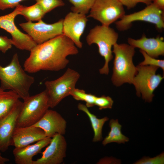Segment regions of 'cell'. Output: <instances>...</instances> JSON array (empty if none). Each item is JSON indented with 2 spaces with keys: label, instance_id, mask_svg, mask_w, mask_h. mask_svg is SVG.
<instances>
[{
  "label": "cell",
  "instance_id": "4dcf8cb0",
  "mask_svg": "<svg viewBox=\"0 0 164 164\" xmlns=\"http://www.w3.org/2000/svg\"><path fill=\"white\" fill-rule=\"evenodd\" d=\"M13 45L12 39L5 36L0 35V51L3 53H6L10 49Z\"/></svg>",
  "mask_w": 164,
  "mask_h": 164
},
{
  "label": "cell",
  "instance_id": "3957f363",
  "mask_svg": "<svg viewBox=\"0 0 164 164\" xmlns=\"http://www.w3.org/2000/svg\"><path fill=\"white\" fill-rule=\"evenodd\" d=\"M115 56L111 80L114 85L120 86L125 83L132 84L137 70L133 62L135 51L129 44H118L113 47Z\"/></svg>",
  "mask_w": 164,
  "mask_h": 164
},
{
  "label": "cell",
  "instance_id": "9c48e42d",
  "mask_svg": "<svg viewBox=\"0 0 164 164\" xmlns=\"http://www.w3.org/2000/svg\"><path fill=\"white\" fill-rule=\"evenodd\" d=\"M90 11L87 18L108 26L125 15L124 6L118 0H96Z\"/></svg>",
  "mask_w": 164,
  "mask_h": 164
},
{
  "label": "cell",
  "instance_id": "ffe728a7",
  "mask_svg": "<svg viewBox=\"0 0 164 164\" xmlns=\"http://www.w3.org/2000/svg\"><path fill=\"white\" fill-rule=\"evenodd\" d=\"M15 92L0 90V120L8 114L20 101Z\"/></svg>",
  "mask_w": 164,
  "mask_h": 164
},
{
  "label": "cell",
  "instance_id": "4fadbf2b",
  "mask_svg": "<svg viewBox=\"0 0 164 164\" xmlns=\"http://www.w3.org/2000/svg\"><path fill=\"white\" fill-rule=\"evenodd\" d=\"M88 20L86 15L72 12L68 13L63 19V34L71 40L77 48L82 47L80 38Z\"/></svg>",
  "mask_w": 164,
  "mask_h": 164
},
{
  "label": "cell",
  "instance_id": "484cf974",
  "mask_svg": "<svg viewBox=\"0 0 164 164\" xmlns=\"http://www.w3.org/2000/svg\"><path fill=\"white\" fill-rule=\"evenodd\" d=\"M140 52L144 57V60L139 64V65H151L161 68L164 71V60L157 59L148 55L145 52L140 50Z\"/></svg>",
  "mask_w": 164,
  "mask_h": 164
},
{
  "label": "cell",
  "instance_id": "836d02e7",
  "mask_svg": "<svg viewBox=\"0 0 164 164\" xmlns=\"http://www.w3.org/2000/svg\"><path fill=\"white\" fill-rule=\"evenodd\" d=\"M2 89L1 88V87H0V90Z\"/></svg>",
  "mask_w": 164,
  "mask_h": 164
},
{
  "label": "cell",
  "instance_id": "d6986e66",
  "mask_svg": "<svg viewBox=\"0 0 164 164\" xmlns=\"http://www.w3.org/2000/svg\"><path fill=\"white\" fill-rule=\"evenodd\" d=\"M78 109L85 113L88 116L91 123L94 132L93 141L94 142L101 141L102 139V130L103 126L109 118L105 117L101 118H98L92 113L86 105L80 103L77 105Z\"/></svg>",
  "mask_w": 164,
  "mask_h": 164
},
{
  "label": "cell",
  "instance_id": "277c9868",
  "mask_svg": "<svg viewBox=\"0 0 164 164\" xmlns=\"http://www.w3.org/2000/svg\"><path fill=\"white\" fill-rule=\"evenodd\" d=\"M118 38V34L113 29L103 25H97L91 29L86 37L88 45L96 44L99 54L104 58V64L99 70L100 74L107 75L109 73V63L113 57L112 48Z\"/></svg>",
  "mask_w": 164,
  "mask_h": 164
},
{
  "label": "cell",
  "instance_id": "ac0fdd59",
  "mask_svg": "<svg viewBox=\"0 0 164 164\" xmlns=\"http://www.w3.org/2000/svg\"><path fill=\"white\" fill-rule=\"evenodd\" d=\"M51 138L46 137L35 144L24 147L15 148L13 154L16 164H33V157L39 153L50 143Z\"/></svg>",
  "mask_w": 164,
  "mask_h": 164
},
{
  "label": "cell",
  "instance_id": "d6a6232c",
  "mask_svg": "<svg viewBox=\"0 0 164 164\" xmlns=\"http://www.w3.org/2000/svg\"><path fill=\"white\" fill-rule=\"evenodd\" d=\"M0 151V164H5L9 161V159L3 157L1 154Z\"/></svg>",
  "mask_w": 164,
  "mask_h": 164
},
{
  "label": "cell",
  "instance_id": "8992f818",
  "mask_svg": "<svg viewBox=\"0 0 164 164\" xmlns=\"http://www.w3.org/2000/svg\"><path fill=\"white\" fill-rule=\"evenodd\" d=\"M80 77L78 72L69 68L57 79L45 82L50 108L56 107L63 99L70 95Z\"/></svg>",
  "mask_w": 164,
  "mask_h": 164
},
{
  "label": "cell",
  "instance_id": "e0dca14e",
  "mask_svg": "<svg viewBox=\"0 0 164 164\" xmlns=\"http://www.w3.org/2000/svg\"><path fill=\"white\" fill-rule=\"evenodd\" d=\"M128 41L130 45L139 48L152 57L156 58L164 55V38L159 36L156 38H148L143 34L138 39L128 38Z\"/></svg>",
  "mask_w": 164,
  "mask_h": 164
},
{
  "label": "cell",
  "instance_id": "30bf717a",
  "mask_svg": "<svg viewBox=\"0 0 164 164\" xmlns=\"http://www.w3.org/2000/svg\"><path fill=\"white\" fill-rule=\"evenodd\" d=\"M63 21L61 19L49 24L41 19L37 22L28 21L19 25L37 44H39L63 34Z\"/></svg>",
  "mask_w": 164,
  "mask_h": 164
},
{
  "label": "cell",
  "instance_id": "6da1fadb",
  "mask_svg": "<svg viewBox=\"0 0 164 164\" xmlns=\"http://www.w3.org/2000/svg\"><path fill=\"white\" fill-rule=\"evenodd\" d=\"M30 52L23 68L30 73L41 70L57 71L63 70L69 62L67 57L79 53L73 42L63 34L37 44Z\"/></svg>",
  "mask_w": 164,
  "mask_h": 164
},
{
  "label": "cell",
  "instance_id": "5bb4252c",
  "mask_svg": "<svg viewBox=\"0 0 164 164\" xmlns=\"http://www.w3.org/2000/svg\"><path fill=\"white\" fill-rule=\"evenodd\" d=\"M22 102L19 101L12 110L0 120V151H6L12 146V136Z\"/></svg>",
  "mask_w": 164,
  "mask_h": 164
},
{
  "label": "cell",
  "instance_id": "44dd1931",
  "mask_svg": "<svg viewBox=\"0 0 164 164\" xmlns=\"http://www.w3.org/2000/svg\"><path fill=\"white\" fill-rule=\"evenodd\" d=\"M109 126L111 130L102 142L103 145L113 142L118 144L125 143L129 141V138L122 133L121 131L122 126L119 123L118 119H111Z\"/></svg>",
  "mask_w": 164,
  "mask_h": 164
},
{
  "label": "cell",
  "instance_id": "d4e9b609",
  "mask_svg": "<svg viewBox=\"0 0 164 164\" xmlns=\"http://www.w3.org/2000/svg\"><path fill=\"white\" fill-rule=\"evenodd\" d=\"M36 1L40 5L45 14L65 5L62 0H36Z\"/></svg>",
  "mask_w": 164,
  "mask_h": 164
},
{
  "label": "cell",
  "instance_id": "cb8c5ba5",
  "mask_svg": "<svg viewBox=\"0 0 164 164\" xmlns=\"http://www.w3.org/2000/svg\"><path fill=\"white\" fill-rule=\"evenodd\" d=\"M70 95L77 101L85 102V105L88 108L95 106V101L97 96L94 94L87 93L83 89L75 88L71 92Z\"/></svg>",
  "mask_w": 164,
  "mask_h": 164
},
{
  "label": "cell",
  "instance_id": "5b68a950",
  "mask_svg": "<svg viewBox=\"0 0 164 164\" xmlns=\"http://www.w3.org/2000/svg\"><path fill=\"white\" fill-rule=\"evenodd\" d=\"M50 108L49 98L45 90L23 100L17 119L16 127L33 125Z\"/></svg>",
  "mask_w": 164,
  "mask_h": 164
},
{
  "label": "cell",
  "instance_id": "f1b7e54d",
  "mask_svg": "<svg viewBox=\"0 0 164 164\" xmlns=\"http://www.w3.org/2000/svg\"><path fill=\"white\" fill-rule=\"evenodd\" d=\"M123 5L127 7L128 9L133 8L139 3H143L146 5L152 2V0H118Z\"/></svg>",
  "mask_w": 164,
  "mask_h": 164
},
{
  "label": "cell",
  "instance_id": "4316f807",
  "mask_svg": "<svg viewBox=\"0 0 164 164\" xmlns=\"http://www.w3.org/2000/svg\"><path fill=\"white\" fill-rule=\"evenodd\" d=\"M113 101L110 97L102 95L96 97L95 101V105L98 107L100 110L107 108L111 109L113 103Z\"/></svg>",
  "mask_w": 164,
  "mask_h": 164
},
{
  "label": "cell",
  "instance_id": "7a4b0ae2",
  "mask_svg": "<svg viewBox=\"0 0 164 164\" xmlns=\"http://www.w3.org/2000/svg\"><path fill=\"white\" fill-rule=\"evenodd\" d=\"M21 65L16 53L11 62L5 67L0 65V87L15 93L23 100L30 96V88L33 84V77L28 74Z\"/></svg>",
  "mask_w": 164,
  "mask_h": 164
},
{
  "label": "cell",
  "instance_id": "83f0119b",
  "mask_svg": "<svg viewBox=\"0 0 164 164\" xmlns=\"http://www.w3.org/2000/svg\"><path fill=\"white\" fill-rule=\"evenodd\" d=\"M164 163L163 153L153 158L144 157L137 161L136 164H162Z\"/></svg>",
  "mask_w": 164,
  "mask_h": 164
},
{
  "label": "cell",
  "instance_id": "52a82bcc",
  "mask_svg": "<svg viewBox=\"0 0 164 164\" xmlns=\"http://www.w3.org/2000/svg\"><path fill=\"white\" fill-rule=\"evenodd\" d=\"M137 72L132 84L134 86L136 94L138 97L142 94V99L148 102H152L153 92L164 78V76L156 74L159 67L154 66L138 65Z\"/></svg>",
  "mask_w": 164,
  "mask_h": 164
},
{
  "label": "cell",
  "instance_id": "9a60e30c",
  "mask_svg": "<svg viewBox=\"0 0 164 164\" xmlns=\"http://www.w3.org/2000/svg\"><path fill=\"white\" fill-rule=\"evenodd\" d=\"M67 124L65 119L59 113L48 109L40 119L33 125L42 129L46 137L52 138L56 134L64 135Z\"/></svg>",
  "mask_w": 164,
  "mask_h": 164
},
{
  "label": "cell",
  "instance_id": "2e32d148",
  "mask_svg": "<svg viewBox=\"0 0 164 164\" xmlns=\"http://www.w3.org/2000/svg\"><path fill=\"white\" fill-rule=\"evenodd\" d=\"M46 137L42 129L34 125L16 127L12 136V146L24 147Z\"/></svg>",
  "mask_w": 164,
  "mask_h": 164
},
{
  "label": "cell",
  "instance_id": "ba28073f",
  "mask_svg": "<svg viewBox=\"0 0 164 164\" xmlns=\"http://www.w3.org/2000/svg\"><path fill=\"white\" fill-rule=\"evenodd\" d=\"M141 21L154 24L159 30L164 28V11L156 7L152 2L143 9L128 15H125L119 21L115 22L120 31L127 30L135 21Z\"/></svg>",
  "mask_w": 164,
  "mask_h": 164
},
{
  "label": "cell",
  "instance_id": "7402d4cb",
  "mask_svg": "<svg viewBox=\"0 0 164 164\" xmlns=\"http://www.w3.org/2000/svg\"><path fill=\"white\" fill-rule=\"evenodd\" d=\"M45 14L40 5L36 2L30 6L21 5L19 15H23L28 21L32 22L42 19Z\"/></svg>",
  "mask_w": 164,
  "mask_h": 164
},
{
  "label": "cell",
  "instance_id": "7c38bea8",
  "mask_svg": "<svg viewBox=\"0 0 164 164\" xmlns=\"http://www.w3.org/2000/svg\"><path fill=\"white\" fill-rule=\"evenodd\" d=\"M67 144L63 135L56 134L53 137L41 157L34 160L33 164H60L66 156Z\"/></svg>",
  "mask_w": 164,
  "mask_h": 164
},
{
  "label": "cell",
  "instance_id": "8fae6325",
  "mask_svg": "<svg viewBox=\"0 0 164 164\" xmlns=\"http://www.w3.org/2000/svg\"><path fill=\"white\" fill-rule=\"evenodd\" d=\"M21 6L20 4L12 12L0 16V28L11 34L13 45L16 47L20 50L30 51L37 44L27 34L21 32L14 22L15 17L19 15Z\"/></svg>",
  "mask_w": 164,
  "mask_h": 164
},
{
  "label": "cell",
  "instance_id": "1f68e13d",
  "mask_svg": "<svg viewBox=\"0 0 164 164\" xmlns=\"http://www.w3.org/2000/svg\"><path fill=\"white\" fill-rule=\"evenodd\" d=\"M152 3L158 8L164 11V0H152Z\"/></svg>",
  "mask_w": 164,
  "mask_h": 164
},
{
  "label": "cell",
  "instance_id": "f546056e",
  "mask_svg": "<svg viewBox=\"0 0 164 164\" xmlns=\"http://www.w3.org/2000/svg\"><path fill=\"white\" fill-rule=\"evenodd\" d=\"M24 0H0V10H4L16 7L20 5V2Z\"/></svg>",
  "mask_w": 164,
  "mask_h": 164
},
{
  "label": "cell",
  "instance_id": "603a6c76",
  "mask_svg": "<svg viewBox=\"0 0 164 164\" xmlns=\"http://www.w3.org/2000/svg\"><path fill=\"white\" fill-rule=\"evenodd\" d=\"M73 6L71 12L86 15L93 5L96 0H68Z\"/></svg>",
  "mask_w": 164,
  "mask_h": 164
}]
</instances>
